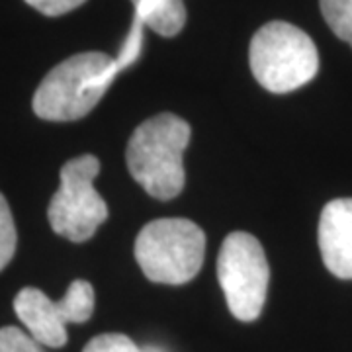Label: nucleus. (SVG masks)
<instances>
[{"label":"nucleus","mask_w":352,"mask_h":352,"mask_svg":"<svg viewBox=\"0 0 352 352\" xmlns=\"http://www.w3.org/2000/svg\"><path fill=\"white\" fill-rule=\"evenodd\" d=\"M133 8V18L163 38L178 36L186 24V8L182 0H141Z\"/></svg>","instance_id":"nucleus-9"},{"label":"nucleus","mask_w":352,"mask_h":352,"mask_svg":"<svg viewBox=\"0 0 352 352\" xmlns=\"http://www.w3.org/2000/svg\"><path fill=\"white\" fill-rule=\"evenodd\" d=\"M143 28H145V24L138 18H133L131 30H129L126 41H124V45L120 50V55L116 57V65H118L120 71L131 67L141 55V50H143Z\"/></svg>","instance_id":"nucleus-13"},{"label":"nucleus","mask_w":352,"mask_h":352,"mask_svg":"<svg viewBox=\"0 0 352 352\" xmlns=\"http://www.w3.org/2000/svg\"><path fill=\"white\" fill-rule=\"evenodd\" d=\"M192 129L175 113H159L139 124L126 149L131 176L157 200L176 198L186 182L182 155Z\"/></svg>","instance_id":"nucleus-1"},{"label":"nucleus","mask_w":352,"mask_h":352,"mask_svg":"<svg viewBox=\"0 0 352 352\" xmlns=\"http://www.w3.org/2000/svg\"><path fill=\"white\" fill-rule=\"evenodd\" d=\"M32 8L45 16H63L85 4L87 0H25Z\"/></svg>","instance_id":"nucleus-15"},{"label":"nucleus","mask_w":352,"mask_h":352,"mask_svg":"<svg viewBox=\"0 0 352 352\" xmlns=\"http://www.w3.org/2000/svg\"><path fill=\"white\" fill-rule=\"evenodd\" d=\"M249 63L261 87L286 94L314 80L319 71V53L314 39L298 25L268 22L252 36Z\"/></svg>","instance_id":"nucleus-3"},{"label":"nucleus","mask_w":352,"mask_h":352,"mask_svg":"<svg viewBox=\"0 0 352 352\" xmlns=\"http://www.w3.org/2000/svg\"><path fill=\"white\" fill-rule=\"evenodd\" d=\"M317 239L329 272L352 280V198H339L323 208Z\"/></svg>","instance_id":"nucleus-8"},{"label":"nucleus","mask_w":352,"mask_h":352,"mask_svg":"<svg viewBox=\"0 0 352 352\" xmlns=\"http://www.w3.org/2000/svg\"><path fill=\"white\" fill-rule=\"evenodd\" d=\"M319 4L333 34L352 47V0H319Z\"/></svg>","instance_id":"nucleus-10"},{"label":"nucleus","mask_w":352,"mask_h":352,"mask_svg":"<svg viewBox=\"0 0 352 352\" xmlns=\"http://www.w3.org/2000/svg\"><path fill=\"white\" fill-rule=\"evenodd\" d=\"M141 352H166L164 349H161V346H153V344H149V346H143L141 349Z\"/></svg>","instance_id":"nucleus-16"},{"label":"nucleus","mask_w":352,"mask_h":352,"mask_svg":"<svg viewBox=\"0 0 352 352\" xmlns=\"http://www.w3.org/2000/svg\"><path fill=\"white\" fill-rule=\"evenodd\" d=\"M217 278L229 311L239 321H254L263 314L270 268L263 245L245 231L229 233L217 256Z\"/></svg>","instance_id":"nucleus-6"},{"label":"nucleus","mask_w":352,"mask_h":352,"mask_svg":"<svg viewBox=\"0 0 352 352\" xmlns=\"http://www.w3.org/2000/svg\"><path fill=\"white\" fill-rule=\"evenodd\" d=\"M82 352H141V346L122 333H104L88 340Z\"/></svg>","instance_id":"nucleus-14"},{"label":"nucleus","mask_w":352,"mask_h":352,"mask_svg":"<svg viewBox=\"0 0 352 352\" xmlns=\"http://www.w3.org/2000/svg\"><path fill=\"white\" fill-rule=\"evenodd\" d=\"M139 0H131V4H133V6H135V4H138Z\"/></svg>","instance_id":"nucleus-17"},{"label":"nucleus","mask_w":352,"mask_h":352,"mask_svg":"<svg viewBox=\"0 0 352 352\" xmlns=\"http://www.w3.org/2000/svg\"><path fill=\"white\" fill-rule=\"evenodd\" d=\"M206 235L184 217L155 219L139 231L135 258L143 274L155 284L180 286L200 272Z\"/></svg>","instance_id":"nucleus-4"},{"label":"nucleus","mask_w":352,"mask_h":352,"mask_svg":"<svg viewBox=\"0 0 352 352\" xmlns=\"http://www.w3.org/2000/svg\"><path fill=\"white\" fill-rule=\"evenodd\" d=\"M18 245V233L14 226L12 212L6 198L0 194V270L6 268V264L12 261Z\"/></svg>","instance_id":"nucleus-11"},{"label":"nucleus","mask_w":352,"mask_h":352,"mask_svg":"<svg viewBox=\"0 0 352 352\" xmlns=\"http://www.w3.org/2000/svg\"><path fill=\"white\" fill-rule=\"evenodd\" d=\"M100 161L80 155L61 166V186L47 208L51 229L73 243H85L108 219V206L94 188Z\"/></svg>","instance_id":"nucleus-5"},{"label":"nucleus","mask_w":352,"mask_h":352,"mask_svg":"<svg viewBox=\"0 0 352 352\" xmlns=\"http://www.w3.org/2000/svg\"><path fill=\"white\" fill-rule=\"evenodd\" d=\"M120 69L100 51L78 53L53 67L34 94V112L47 122H75L96 108Z\"/></svg>","instance_id":"nucleus-2"},{"label":"nucleus","mask_w":352,"mask_h":352,"mask_svg":"<svg viewBox=\"0 0 352 352\" xmlns=\"http://www.w3.org/2000/svg\"><path fill=\"white\" fill-rule=\"evenodd\" d=\"M0 352H47L28 331L12 327L0 329Z\"/></svg>","instance_id":"nucleus-12"},{"label":"nucleus","mask_w":352,"mask_h":352,"mask_svg":"<svg viewBox=\"0 0 352 352\" xmlns=\"http://www.w3.org/2000/svg\"><path fill=\"white\" fill-rule=\"evenodd\" d=\"M94 288L87 280H75L59 302L41 289L24 288L14 298V311L25 331L45 349L67 344V323H87L94 314Z\"/></svg>","instance_id":"nucleus-7"}]
</instances>
